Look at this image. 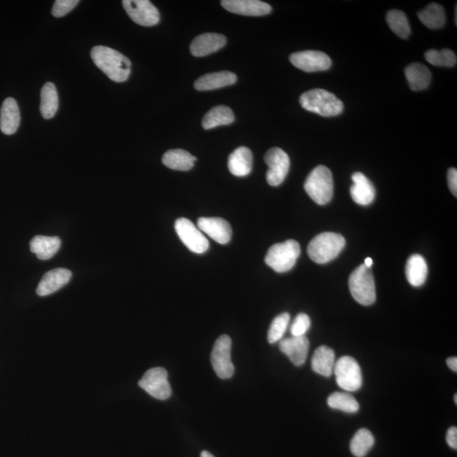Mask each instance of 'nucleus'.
Wrapping results in <instances>:
<instances>
[{
  "label": "nucleus",
  "mask_w": 457,
  "mask_h": 457,
  "mask_svg": "<svg viewBox=\"0 0 457 457\" xmlns=\"http://www.w3.org/2000/svg\"><path fill=\"white\" fill-rule=\"evenodd\" d=\"M253 154L249 148H238L228 156V168L232 175L238 177L248 176L253 168Z\"/></svg>",
  "instance_id": "nucleus-21"
},
{
  "label": "nucleus",
  "mask_w": 457,
  "mask_h": 457,
  "mask_svg": "<svg viewBox=\"0 0 457 457\" xmlns=\"http://www.w3.org/2000/svg\"><path fill=\"white\" fill-rule=\"evenodd\" d=\"M425 59L431 65L435 67H454L457 62L456 56L451 49H430L427 51Z\"/></svg>",
  "instance_id": "nucleus-34"
},
{
  "label": "nucleus",
  "mask_w": 457,
  "mask_h": 457,
  "mask_svg": "<svg viewBox=\"0 0 457 457\" xmlns=\"http://www.w3.org/2000/svg\"><path fill=\"white\" fill-rule=\"evenodd\" d=\"M405 75L410 89L415 92L429 88L432 81L430 69L421 63L408 65L406 68Z\"/></svg>",
  "instance_id": "nucleus-24"
},
{
  "label": "nucleus",
  "mask_w": 457,
  "mask_h": 457,
  "mask_svg": "<svg viewBox=\"0 0 457 457\" xmlns=\"http://www.w3.org/2000/svg\"><path fill=\"white\" fill-rule=\"evenodd\" d=\"M300 253L299 243L295 240L278 243L268 249L266 263L277 273H285L295 266Z\"/></svg>",
  "instance_id": "nucleus-5"
},
{
  "label": "nucleus",
  "mask_w": 457,
  "mask_h": 457,
  "mask_svg": "<svg viewBox=\"0 0 457 457\" xmlns=\"http://www.w3.org/2000/svg\"><path fill=\"white\" fill-rule=\"evenodd\" d=\"M226 45V38L218 34H204L198 36L190 45V51L195 57H204L217 52Z\"/></svg>",
  "instance_id": "nucleus-17"
},
{
  "label": "nucleus",
  "mask_w": 457,
  "mask_h": 457,
  "mask_svg": "<svg viewBox=\"0 0 457 457\" xmlns=\"http://www.w3.org/2000/svg\"><path fill=\"white\" fill-rule=\"evenodd\" d=\"M304 189L319 205H325L331 200L333 191L332 173L324 165H319L307 176Z\"/></svg>",
  "instance_id": "nucleus-4"
},
{
  "label": "nucleus",
  "mask_w": 457,
  "mask_h": 457,
  "mask_svg": "<svg viewBox=\"0 0 457 457\" xmlns=\"http://www.w3.org/2000/svg\"><path fill=\"white\" fill-rule=\"evenodd\" d=\"M300 104L305 110L325 117L338 115L344 110L342 102L324 89L307 91L301 96Z\"/></svg>",
  "instance_id": "nucleus-3"
},
{
  "label": "nucleus",
  "mask_w": 457,
  "mask_h": 457,
  "mask_svg": "<svg viewBox=\"0 0 457 457\" xmlns=\"http://www.w3.org/2000/svg\"><path fill=\"white\" fill-rule=\"evenodd\" d=\"M91 57L96 67L115 82H124L129 78L132 63L119 51L108 47L96 46L91 51Z\"/></svg>",
  "instance_id": "nucleus-1"
},
{
  "label": "nucleus",
  "mask_w": 457,
  "mask_h": 457,
  "mask_svg": "<svg viewBox=\"0 0 457 457\" xmlns=\"http://www.w3.org/2000/svg\"><path fill=\"white\" fill-rule=\"evenodd\" d=\"M178 237L192 253L202 254L208 251L209 242L202 232L191 220L180 218L176 221Z\"/></svg>",
  "instance_id": "nucleus-9"
},
{
  "label": "nucleus",
  "mask_w": 457,
  "mask_h": 457,
  "mask_svg": "<svg viewBox=\"0 0 457 457\" xmlns=\"http://www.w3.org/2000/svg\"><path fill=\"white\" fill-rule=\"evenodd\" d=\"M237 81V75L232 72L219 71L201 76L195 82L194 88L198 91H211L231 86Z\"/></svg>",
  "instance_id": "nucleus-22"
},
{
  "label": "nucleus",
  "mask_w": 457,
  "mask_h": 457,
  "mask_svg": "<svg viewBox=\"0 0 457 457\" xmlns=\"http://www.w3.org/2000/svg\"><path fill=\"white\" fill-rule=\"evenodd\" d=\"M373 259H371V257H368V259H365L364 266L366 267H368V268H370L373 266Z\"/></svg>",
  "instance_id": "nucleus-41"
},
{
  "label": "nucleus",
  "mask_w": 457,
  "mask_h": 457,
  "mask_svg": "<svg viewBox=\"0 0 457 457\" xmlns=\"http://www.w3.org/2000/svg\"><path fill=\"white\" fill-rule=\"evenodd\" d=\"M290 61L294 67L305 72L327 71L332 61L327 54L316 50L301 51L292 54Z\"/></svg>",
  "instance_id": "nucleus-13"
},
{
  "label": "nucleus",
  "mask_w": 457,
  "mask_h": 457,
  "mask_svg": "<svg viewBox=\"0 0 457 457\" xmlns=\"http://www.w3.org/2000/svg\"><path fill=\"white\" fill-rule=\"evenodd\" d=\"M197 158L183 150H173L166 152L162 162L168 168L180 172H188L194 165Z\"/></svg>",
  "instance_id": "nucleus-27"
},
{
  "label": "nucleus",
  "mask_w": 457,
  "mask_h": 457,
  "mask_svg": "<svg viewBox=\"0 0 457 457\" xmlns=\"http://www.w3.org/2000/svg\"><path fill=\"white\" fill-rule=\"evenodd\" d=\"M264 161L268 167L266 174L268 183L272 187H278L285 180L289 172L290 158L281 148H273L266 152Z\"/></svg>",
  "instance_id": "nucleus-11"
},
{
  "label": "nucleus",
  "mask_w": 457,
  "mask_h": 457,
  "mask_svg": "<svg viewBox=\"0 0 457 457\" xmlns=\"http://www.w3.org/2000/svg\"><path fill=\"white\" fill-rule=\"evenodd\" d=\"M291 316L288 313H283L275 317L272 321L270 329L268 332V342L274 344L281 342L284 336L286 329L288 328Z\"/></svg>",
  "instance_id": "nucleus-35"
},
{
  "label": "nucleus",
  "mask_w": 457,
  "mask_h": 457,
  "mask_svg": "<svg viewBox=\"0 0 457 457\" xmlns=\"http://www.w3.org/2000/svg\"><path fill=\"white\" fill-rule=\"evenodd\" d=\"M351 296L359 304L369 306L375 303L376 290L371 270L364 264L355 268L349 279Z\"/></svg>",
  "instance_id": "nucleus-6"
},
{
  "label": "nucleus",
  "mask_w": 457,
  "mask_h": 457,
  "mask_svg": "<svg viewBox=\"0 0 457 457\" xmlns=\"http://www.w3.org/2000/svg\"><path fill=\"white\" fill-rule=\"evenodd\" d=\"M198 228L220 244H227L232 237V228L222 218H199Z\"/></svg>",
  "instance_id": "nucleus-14"
},
{
  "label": "nucleus",
  "mask_w": 457,
  "mask_h": 457,
  "mask_svg": "<svg viewBox=\"0 0 457 457\" xmlns=\"http://www.w3.org/2000/svg\"><path fill=\"white\" fill-rule=\"evenodd\" d=\"M419 20L427 28L440 29L444 27L446 21L445 13L442 7L436 3H432L418 14Z\"/></svg>",
  "instance_id": "nucleus-30"
},
{
  "label": "nucleus",
  "mask_w": 457,
  "mask_h": 457,
  "mask_svg": "<svg viewBox=\"0 0 457 457\" xmlns=\"http://www.w3.org/2000/svg\"><path fill=\"white\" fill-rule=\"evenodd\" d=\"M279 349L288 355L294 365L302 366L307 358L309 340L306 336H292L282 339L279 342Z\"/></svg>",
  "instance_id": "nucleus-16"
},
{
  "label": "nucleus",
  "mask_w": 457,
  "mask_h": 457,
  "mask_svg": "<svg viewBox=\"0 0 457 457\" xmlns=\"http://www.w3.org/2000/svg\"><path fill=\"white\" fill-rule=\"evenodd\" d=\"M61 241L57 237L37 235L30 242L31 251L41 260H48L59 251Z\"/></svg>",
  "instance_id": "nucleus-25"
},
{
  "label": "nucleus",
  "mask_w": 457,
  "mask_h": 457,
  "mask_svg": "<svg viewBox=\"0 0 457 457\" xmlns=\"http://www.w3.org/2000/svg\"><path fill=\"white\" fill-rule=\"evenodd\" d=\"M335 373L336 383L344 391L355 392L361 389L362 375L360 366L353 358L344 355L336 362Z\"/></svg>",
  "instance_id": "nucleus-7"
},
{
  "label": "nucleus",
  "mask_w": 457,
  "mask_h": 457,
  "mask_svg": "<svg viewBox=\"0 0 457 457\" xmlns=\"http://www.w3.org/2000/svg\"><path fill=\"white\" fill-rule=\"evenodd\" d=\"M231 339L224 335L217 339L211 353V364L213 370L219 378L226 379L231 378L235 373V368L231 362Z\"/></svg>",
  "instance_id": "nucleus-8"
},
{
  "label": "nucleus",
  "mask_w": 457,
  "mask_h": 457,
  "mask_svg": "<svg viewBox=\"0 0 457 457\" xmlns=\"http://www.w3.org/2000/svg\"><path fill=\"white\" fill-rule=\"evenodd\" d=\"M221 5L228 12L246 16H266L272 12L268 3L259 0H223Z\"/></svg>",
  "instance_id": "nucleus-15"
},
{
  "label": "nucleus",
  "mask_w": 457,
  "mask_h": 457,
  "mask_svg": "<svg viewBox=\"0 0 457 457\" xmlns=\"http://www.w3.org/2000/svg\"><path fill=\"white\" fill-rule=\"evenodd\" d=\"M406 275L408 281L415 288H419L425 282L427 275V266L425 259L419 254L409 257L406 266Z\"/></svg>",
  "instance_id": "nucleus-26"
},
{
  "label": "nucleus",
  "mask_w": 457,
  "mask_h": 457,
  "mask_svg": "<svg viewBox=\"0 0 457 457\" xmlns=\"http://www.w3.org/2000/svg\"><path fill=\"white\" fill-rule=\"evenodd\" d=\"M346 245L342 235L325 232L315 237L307 246V254L314 262L327 263L339 256Z\"/></svg>",
  "instance_id": "nucleus-2"
},
{
  "label": "nucleus",
  "mask_w": 457,
  "mask_h": 457,
  "mask_svg": "<svg viewBox=\"0 0 457 457\" xmlns=\"http://www.w3.org/2000/svg\"><path fill=\"white\" fill-rule=\"evenodd\" d=\"M59 108V96L54 83L47 82L41 90L40 111L43 118L52 119Z\"/></svg>",
  "instance_id": "nucleus-29"
},
{
  "label": "nucleus",
  "mask_w": 457,
  "mask_h": 457,
  "mask_svg": "<svg viewBox=\"0 0 457 457\" xmlns=\"http://www.w3.org/2000/svg\"><path fill=\"white\" fill-rule=\"evenodd\" d=\"M446 364L452 370L453 372H457V358L456 357L449 358L446 360Z\"/></svg>",
  "instance_id": "nucleus-40"
},
{
  "label": "nucleus",
  "mask_w": 457,
  "mask_h": 457,
  "mask_svg": "<svg viewBox=\"0 0 457 457\" xmlns=\"http://www.w3.org/2000/svg\"><path fill=\"white\" fill-rule=\"evenodd\" d=\"M235 121V115L231 108L218 105L210 110L202 119V125L205 130L220 126L231 125Z\"/></svg>",
  "instance_id": "nucleus-28"
},
{
  "label": "nucleus",
  "mask_w": 457,
  "mask_h": 457,
  "mask_svg": "<svg viewBox=\"0 0 457 457\" xmlns=\"http://www.w3.org/2000/svg\"><path fill=\"white\" fill-rule=\"evenodd\" d=\"M327 403L330 408L346 413H355L360 409L358 401L353 395L347 392H335L330 395Z\"/></svg>",
  "instance_id": "nucleus-32"
},
{
  "label": "nucleus",
  "mask_w": 457,
  "mask_h": 457,
  "mask_svg": "<svg viewBox=\"0 0 457 457\" xmlns=\"http://www.w3.org/2000/svg\"><path fill=\"white\" fill-rule=\"evenodd\" d=\"M71 277V272L67 268H54L43 275L37 288L38 295L45 296L59 291L70 281Z\"/></svg>",
  "instance_id": "nucleus-18"
},
{
  "label": "nucleus",
  "mask_w": 457,
  "mask_h": 457,
  "mask_svg": "<svg viewBox=\"0 0 457 457\" xmlns=\"http://www.w3.org/2000/svg\"><path fill=\"white\" fill-rule=\"evenodd\" d=\"M387 23L399 38L406 39L411 34V27L406 14L398 10H391L387 14Z\"/></svg>",
  "instance_id": "nucleus-33"
},
{
  "label": "nucleus",
  "mask_w": 457,
  "mask_h": 457,
  "mask_svg": "<svg viewBox=\"0 0 457 457\" xmlns=\"http://www.w3.org/2000/svg\"><path fill=\"white\" fill-rule=\"evenodd\" d=\"M123 7L134 23L143 27H152L161 21V14L148 0H124Z\"/></svg>",
  "instance_id": "nucleus-12"
},
{
  "label": "nucleus",
  "mask_w": 457,
  "mask_h": 457,
  "mask_svg": "<svg viewBox=\"0 0 457 457\" xmlns=\"http://www.w3.org/2000/svg\"><path fill=\"white\" fill-rule=\"evenodd\" d=\"M201 457H215L213 456L211 453H209V452H202L201 453Z\"/></svg>",
  "instance_id": "nucleus-42"
},
{
  "label": "nucleus",
  "mask_w": 457,
  "mask_h": 457,
  "mask_svg": "<svg viewBox=\"0 0 457 457\" xmlns=\"http://www.w3.org/2000/svg\"><path fill=\"white\" fill-rule=\"evenodd\" d=\"M448 184L449 190L452 194L457 197V170L455 168H451L448 170Z\"/></svg>",
  "instance_id": "nucleus-38"
},
{
  "label": "nucleus",
  "mask_w": 457,
  "mask_h": 457,
  "mask_svg": "<svg viewBox=\"0 0 457 457\" xmlns=\"http://www.w3.org/2000/svg\"><path fill=\"white\" fill-rule=\"evenodd\" d=\"M311 327L310 318L306 314L297 315L291 326L292 336H305Z\"/></svg>",
  "instance_id": "nucleus-36"
},
{
  "label": "nucleus",
  "mask_w": 457,
  "mask_h": 457,
  "mask_svg": "<svg viewBox=\"0 0 457 457\" xmlns=\"http://www.w3.org/2000/svg\"><path fill=\"white\" fill-rule=\"evenodd\" d=\"M139 386L158 400H166L172 393L168 381V372L163 368L148 370L139 381Z\"/></svg>",
  "instance_id": "nucleus-10"
},
{
  "label": "nucleus",
  "mask_w": 457,
  "mask_h": 457,
  "mask_svg": "<svg viewBox=\"0 0 457 457\" xmlns=\"http://www.w3.org/2000/svg\"><path fill=\"white\" fill-rule=\"evenodd\" d=\"M375 441V437L368 430H359L351 438V452L355 457H364L373 448Z\"/></svg>",
  "instance_id": "nucleus-31"
},
{
  "label": "nucleus",
  "mask_w": 457,
  "mask_h": 457,
  "mask_svg": "<svg viewBox=\"0 0 457 457\" xmlns=\"http://www.w3.org/2000/svg\"><path fill=\"white\" fill-rule=\"evenodd\" d=\"M312 369L319 375L331 376L336 364V355L331 348L321 346L315 350L312 358Z\"/></svg>",
  "instance_id": "nucleus-23"
},
{
  "label": "nucleus",
  "mask_w": 457,
  "mask_h": 457,
  "mask_svg": "<svg viewBox=\"0 0 457 457\" xmlns=\"http://www.w3.org/2000/svg\"><path fill=\"white\" fill-rule=\"evenodd\" d=\"M454 399H455V403L457 404V395L456 394L455 395Z\"/></svg>",
  "instance_id": "nucleus-43"
},
{
  "label": "nucleus",
  "mask_w": 457,
  "mask_h": 457,
  "mask_svg": "<svg viewBox=\"0 0 457 457\" xmlns=\"http://www.w3.org/2000/svg\"><path fill=\"white\" fill-rule=\"evenodd\" d=\"M78 3V0H56L54 3L52 14L54 17L67 16Z\"/></svg>",
  "instance_id": "nucleus-37"
},
{
  "label": "nucleus",
  "mask_w": 457,
  "mask_h": 457,
  "mask_svg": "<svg viewBox=\"0 0 457 457\" xmlns=\"http://www.w3.org/2000/svg\"><path fill=\"white\" fill-rule=\"evenodd\" d=\"M353 185L351 187V196L355 202L368 206L375 200V189L367 177L361 172H355L351 176Z\"/></svg>",
  "instance_id": "nucleus-19"
},
{
  "label": "nucleus",
  "mask_w": 457,
  "mask_h": 457,
  "mask_svg": "<svg viewBox=\"0 0 457 457\" xmlns=\"http://www.w3.org/2000/svg\"><path fill=\"white\" fill-rule=\"evenodd\" d=\"M21 115L17 102L8 97L0 110V130L5 135H12L19 128Z\"/></svg>",
  "instance_id": "nucleus-20"
},
{
  "label": "nucleus",
  "mask_w": 457,
  "mask_h": 457,
  "mask_svg": "<svg viewBox=\"0 0 457 457\" xmlns=\"http://www.w3.org/2000/svg\"><path fill=\"white\" fill-rule=\"evenodd\" d=\"M446 442L452 449H457V429L456 427H449L446 434Z\"/></svg>",
  "instance_id": "nucleus-39"
}]
</instances>
